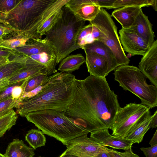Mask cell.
Wrapping results in <instances>:
<instances>
[{
  "label": "cell",
  "mask_w": 157,
  "mask_h": 157,
  "mask_svg": "<svg viewBox=\"0 0 157 157\" xmlns=\"http://www.w3.org/2000/svg\"><path fill=\"white\" fill-rule=\"evenodd\" d=\"M74 98L64 114L89 133L112 129L120 107L117 96L106 78L90 75L83 80L75 78Z\"/></svg>",
  "instance_id": "1"
},
{
  "label": "cell",
  "mask_w": 157,
  "mask_h": 157,
  "mask_svg": "<svg viewBox=\"0 0 157 157\" xmlns=\"http://www.w3.org/2000/svg\"><path fill=\"white\" fill-rule=\"evenodd\" d=\"M69 0H21L4 20L6 25L29 38L41 39L43 24Z\"/></svg>",
  "instance_id": "2"
},
{
  "label": "cell",
  "mask_w": 157,
  "mask_h": 157,
  "mask_svg": "<svg viewBox=\"0 0 157 157\" xmlns=\"http://www.w3.org/2000/svg\"><path fill=\"white\" fill-rule=\"evenodd\" d=\"M75 78V76L70 73L53 74L37 94L20 103L16 109L17 113L25 117L30 113L44 110L63 112L74 98Z\"/></svg>",
  "instance_id": "3"
},
{
  "label": "cell",
  "mask_w": 157,
  "mask_h": 157,
  "mask_svg": "<svg viewBox=\"0 0 157 157\" xmlns=\"http://www.w3.org/2000/svg\"><path fill=\"white\" fill-rule=\"evenodd\" d=\"M25 117L44 134L55 138L66 146L72 140L89 133L63 111L44 110L30 113Z\"/></svg>",
  "instance_id": "4"
},
{
  "label": "cell",
  "mask_w": 157,
  "mask_h": 157,
  "mask_svg": "<svg viewBox=\"0 0 157 157\" xmlns=\"http://www.w3.org/2000/svg\"><path fill=\"white\" fill-rule=\"evenodd\" d=\"M85 23L77 18L65 5L63 7L59 17L44 38L54 49L56 64L72 52L80 48L76 45V40Z\"/></svg>",
  "instance_id": "5"
},
{
  "label": "cell",
  "mask_w": 157,
  "mask_h": 157,
  "mask_svg": "<svg viewBox=\"0 0 157 157\" xmlns=\"http://www.w3.org/2000/svg\"><path fill=\"white\" fill-rule=\"evenodd\" d=\"M113 73L115 80L123 90L132 93L150 109L157 106V87L146 82L147 78L139 68L128 65L117 67Z\"/></svg>",
  "instance_id": "6"
},
{
  "label": "cell",
  "mask_w": 157,
  "mask_h": 157,
  "mask_svg": "<svg viewBox=\"0 0 157 157\" xmlns=\"http://www.w3.org/2000/svg\"><path fill=\"white\" fill-rule=\"evenodd\" d=\"M90 23L96 26L100 33L98 41L108 46L113 53L119 66L128 65L130 60L125 54L121 43L117 28L110 14L101 8L95 18Z\"/></svg>",
  "instance_id": "7"
},
{
  "label": "cell",
  "mask_w": 157,
  "mask_h": 157,
  "mask_svg": "<svg viewBox=\"0 0 157 157\" xmlns=\"http://www.w3.org/2000/svg\"><path fill=\"white\" fill-rule=\"evenodd\" d=\"M15 53L26 56L27 63L44 67L48 76L57 72L55 51L50 42L45 38L30 39L24 45L17 48Z\"/></svg>",
  "instance_id": "8"
},
{
  "label": "cell",
  "mask_w": 157,
  "mask_h": 157,
  "mask_svg": "<svg viewBox=\"0 0 157 157\" xmlns=\"http://www.w3.org/2000/svg\"><path fill=\"white\" fill-rule=\"evenodd\" d=\"M150 109L146 105L134 103L120 107L111 129L112 135L124 138L138 120Z\"/></svg>",
  "instance_id": "9"
},
{
  "label": "cell",
  "mask_w": 157,
  "mask_h": 157,
  "mask_svg": "<svg viewBox=\"0 0 157 157\" xmlns=\"http://www.w3.org/2000/svg\"><path fill=\"white\" fill-rule=\"evenodd\" d=\"M87 135L79 136L70 141L66 146V151L79 157H96L99 153L108 151L106 147L88 137Z\"/></svg>",
  "instance_id": "10"
},
{
  "label": "cell",
  "mask_w": 157,
  "mask_h": 157,
  "mask_svg": "<svg viewBox=\"0 0 157 157\" xmlns=\"http://www.w3.org/2000/svg\"><path fill=\"white\" fill-rule=\"evenodd\" d=\"M85 62L90 75L105 78L111 71L119 66L117 62L92 52H85Z\"/></svg>",
  "instance_id": "11"
},
{
  "label": "cell",
  "mask_w": 157,
  "mask_h": 157,
  "mask_svg": "<svg viewBox=\"0 0 157 157\" xmlns=\"http://www.w3.org/2000/svg\"><path fill=\"white\" fill-rule=\"evenodd\" d=\"M119 33L120 40L124 51L131 56H143L149 48L144 40L133 30L122 28Z\"/></svg>",
  "instance_id": "12"
},
{
  "label": "cell",
  "mask_w": 157,
  "mask_h": 157,
  "mask_svg": "<svg viewBox=\"0 0 157 157\" xmlns=\"http://www.w3.org/2000/svg\"><path fill=\"white\" fill-rule=\"evenodd\" d=\"M65 5L77 18L85 21L93 20L101 8L95 0H69Z\"/></svg>",
  "instance_id": "13"
},
{
  "label": "cell",
  "mask_w": 157,
  "mask_h": 157,
  "mask_svg": "<svg viewBox=\"0 0 157 157\" xmlns=\"http://www.w3.org/2000/svg\"><path fill=\"white\" fill-rule=\"evenodd\" d=\"M139 68L153 85L157 87V40L143 55Z\"/></svg>",
  "instance_id": "14"
},
{
  "label": "cell",
  "mask_w": 157,
  "mask_h": 157,
  "mask_svg": "<svg viewBox=\"0 0 157 157\" xmlns=\"http://www.w3.org/2000/svg\"><path fill=\"white\" fill-rule=\"evenodd\" d=\"M90 138L101 145L125 150L132 148V140L112 135L108 129H104L91 132Z\"/></svg>",
  "instance_id": "15"
},
{
  "label": "cell",
  "mask_w": 157,
  "mask_h": 157,
  "mask_svg": "<svg viewBox=\"0 0 157 157\" xmlns=\"http://www.w3.org/2000/svg\"><path fill=\"white\" fill-rule=\"evenodd\" d=\"M134 30L150 48L155 40L152 25L148 17L141 9L132 26L129 28Z\"/></svg>",
  "instance_id": "16"
},
{
  "label": "cell",
  "mask_w": 157,
  "mask_h": 157,
  "mask_svg": "<svg viewBox=\"0 0 157 157\" xmlns=\"http://www.w3.org/2000/svg\"><path fill=\"white\" fill-rule=\"evenodd\" d=\"M27 61L26 57L21 54L11 55L8 61L0 64V79L15 75L26 66Z\"/></svg>",
  "instance_id": "17"
},
{
  "label": "cell",
  "mask_w": 157,
  "mask_h": 157,
  "mask_svg": "<svg viewBox=\"0 0 157 157\" xmlns=\"http://www.w3.org/2000/svg\"><path fill=\"white\" fill-rule=\"evenodd\" d=\"M152 117L150 110L148 111L138 120L124 138L132 141L133 144L141 142L146 132L151 128Z\"/></svg>",
  "instance_id": "18"
},
{
  "label": "cell",
  "mask_w": 157,
  "mask_h": 157,
  "mask_svg": "<svg viewBox=\"0 0 157 157\" xmlns=\"http://www.w3.org/2000/svg\"><path fill=\"white\" fill-rule=\"evenodd\" d=\"M140 7L126 6L115 9L112 15L119 22L124 29L130 28L141 10Z\"/></svg>",
  "instance_id": "19"
},
{
  "label": "cell",
  "mask_w": 157,
  "mask_h": 157,
  "mask_svg": "<svg viewBox=\"0 0 157 157\" xmlns=\"http://www.w3.org/2000/svg\"><path fill=\"white\" fill-rule=\"evenodd\" d=\"M41 73H46L48 75L47 70L44 67L38 64L27 63L26 66L24 68L9 79V86L15 85L29 79Z\"/></svg>",
  "instance_id": "20"
},
{
  "label": "cell",
  "mask_w": 157,
  "mask_h": 157,
  "mask_svg": "<svg viewBox=\"0 0 157 157\" xmlns=\"http://www.w3.org/2000/svg\"><path fill=\"white\" fill-rule=\"evenodd\" d=\"M34 151L22 140L15 139L9 144L4 155L6 157H33Z\"/></svg>",
  "instance_id": "21"
},
{
  "label": "cell",
  "mask_w": 157,
  "mask_h": 157,
  "mask_svg": "<svg viewBox=\"0 0 157 157\" xmlns=\"http://www.w3.org/2000/svg\"><path fill=\"white\" fill-rule=\"evenodd\" d=\"M30 39L14 31L0 39V49L15 54L16 49L24 45Z\"/></svg>",
  "instance_id": "22"
},
{
  "label": "cell",
  "mask_w": 157,
  "mask_h": 157,
  "mask_svg": "<svg viewBox=\"0 0 157 157\" xmlns=\"http://www.w3.org/2000/svg\"><path fill=\"white\" fill-rule=\"evenodd\" d=\"M85 62V59L81 54L68 55L60 62L58 70L70 73L78 69Z\"/></svg>",
  "instance_id": "23"
},
{
  "label": "cell",
  "mask_w": 157,
  "mask_h": 157,
  "mask_svg": "<svg viewBox=\"0 0 157 157\" xmlns=\"http://www.w3.org/2000/svg\"><path fill=\"white\" fill-rule=\"evenodd\" d=\"M82 49L84 50V52H93L111 61L117 62L111 50L101 41L94 40L90 43L86 44Z\"/></svg>",
  "instance_id": "24"
},
{
  "label": "cell",
  "mask_w": 157,
  "mask_h": 157,
  "mask_svg": "<svg viewBox=\"0 0 157 157\" xmlns=\"http://www.w3.org/2000/svg\"><path fill=\"white\" fill-rule=\"evenodd\" d=\"M53 75L48 76L46 73H39L28 80L21 98L19 100L21 102L23 97L28 93L47 82L50 79Z\"/></svg>",
  "instance_id": "25"
},
{
  "label": "cell",
  "mask_w": 157,
  "mask_h": 157,
  "mask_svg": "<svg viewBox=\"0 0 157 157\" xmlns=\"http://www.w3.org/2000/svg\"><path fill=\"white\" fill-rule=\"evenodd\" d=\"M44 134L39 129H32L28 132L25 139L30 146L35 150L45 145L46 138Z\"/></svg>",
  "instance_id": "26"
},
{
  "label": "cell",
  "mask_w": 157,
  "mask_h": 157,
  "mask_svg": "<svg viewBox=\"0 0 157 157\" xmlns=\"http://www.w3.org/2000/svg\"><path fill=\"white\" fill-rule=\"evenodd\" d=\"M17 118V113L13 109L0 117V138L16 124Z\"/></svg>",
  "instance_id": "27"
},
{
  "label": "cell",
  "mask_w": 157,
  "mask_h": 157,
  "mask_svg": "<svg viewBox=\"0 0 157 157\" xmlns=\"http://www.w3.org/2000/svg\"><path fill=\"white\" fill-rule=\"evenodd\" d=\"M155 0H115L113 9L126 6L143 7L152 6Z\"/></svg>",
  "instance_id": "28"
},
{
  "label": "cell",
  "mask_w": 157,
  "mask_h": 157,
  "mask_svg": "<svg viewBox=\"0 0 157 157\" xmlns=\"http://www.w3.org/2000/svg\"><path fill=\"white\" fill-rule=\"evenodd\" d=\"M21 102L18 100H13L8 97L0 101V117L11 112L14 108H17Z\"/></svg>",
  "instance_id": "29"
},
{
  "label": "cell",
  "mask_w": 157,
  "mask_h": 157,
  "mask_svg": "<svg viewBox=\"0 0 157 157\" xmlns=\"http://www.w3.org/2000/svg\"><path fill=\"white\" fill-rule=\"evenodd\" d=\"M20 1V0H0V19L4 21L9 12Z\"/></svg>",
  "instance_id": "30"
},
{
  "label": "cell",
  "mask_w": 157,
  "mask_h": 157,
  "mask_svg": "<svg viewBox=\"0 0 157 157\" xmlns=\"http://www.w3.org/2000/svg\"><path fill=\"white\" fill-rule=\"evenodd\" d=\"M107 150L112 157H140L133 152L132 148L126 150L124 152H120L113 149L107 147Z\"/></svg>",
  "instance_id": "31"
},
{
  "label": "cell",
  "mask_w": 157,
  "mask_h": 157,
  "mask_svg": "<svg viewBox=\"0 0 157 157\" xmlns=\"http://www.w3.org/2000/svg\"><path fill=\"white\" fill-rule=\"evenodd\" d=\"M27 81V79L23 81L20 85L14 86L11 94V97L13 100H19L21 98Z\"/></svg>",
  "instance_id": "32"
},
{
  "label": "cell",
  "mask_w": 157,
  "mask_h": 157,
  "mask_svg": "<svg viewBox=\"0 0 157 157\" xmlns=\"http://www.w3.org/2000/svg\"><path fill=\"white\" fill-rule=\"evenodd\" d=\"M140 149L146 157H157V144L149 147H142Z\"/></svg>",
  "instance_id": "33"
},
{
  "label": "cell",
  "mask_w": 157,
  "mask_h": 157,
  "mask_svg": "<svg viewBox=\"0 0 157 157\" xmlns=\"http://www.w3.org/2000/svg\"><path fill=\"white\" fill-rule=\"evenodd\" d=\"M96 3L100 8L113 9V4L115 0H95Z\"/></svg>",
  "instance_id": "34"
},
{
  "label": "cell",
  "mask_w": 157,
  "mask_h": 157,
  "mask_svg": "<svg viewBox=\"0 0 157 157\" xmlns=\"http://www.w3.org/2000/svg\"><path fill=\"white\" fill-rule=\"evenodd\" d=\"M14 31L11 28L0 23V39Z\"/></svg>",
  "instance_id": "35"
},
{
  "label": "cell",
  "mask_w": 157,
  "mask_h": 157,
  "mask_svg": "<svg viewBox=\"0 0 157 157\" xmlns=\"http://www.w3.org/2000/svg\"><path fill=\"white\" fill-rule=\"evenodd\" d=\"M15 85L8 86L0 93V101L6 98L11 96L13 89Z\"/></svg>",
  "instance_id": "36"
},
{
  "label": "cell",
  "mask_w": 157,
  "mask_h": 157,
  "mask_svg": "<svg viewBox=\"0 0 157 157\" xmlns=\"http://www.w3.org/2000/svg\"><path fill=\"white\" fill-rule=\"evenodd\" d=\"M8 78H4L0 79V93L10 86Z\"/></svg>",
  "instance_id": "37"
},
{
  "label": "cell",
  "mask_w": 157,
  "mask_h": 157,
  "mask_svg": "<svg viewBox=\"0 0 157 157\" xmlns=\"http://www.w3.org/2000/svg\"><path fill=\"white\" fill-rule=\"evenodd\" d=\"M157 127V110L153 114V117L151 122V128H156Z\"/></svg>",
  "instance_id": "38"
},
{
  "label": "cell",
  "mask_w": 157,
  "mask_h": 157,
  "mask_svg": "<svg viewBox=\"0 0 157 157\" xmlns=\"http://www.w3.org/2000/svg\"><path fill=\"white\" fill-rule=\"evenodd\" d=\"M149 144L151 146L157 144V129L156 130L151 139L150 140Z\"/></svg>",
  "instance_id": "39"
},
{
  "label": "cell",
  "mask_w": 157,
  "mask_h": 157,
  "mask_svg": "<svg viewBox=\"0 0 157 157\" xmlns=\"http://www.w3.org/2000/svg\"><path fill=\"white\" fill-rule=\"evenodd\" d=\"M14 54L8 51L0 49V56L10 57L11 55Z\"/></svg>",
  "instance_id": "40"
},
{
  "label": "cell",
  "mask_w": 157,
  "mask_h": 157,
  "mask_svg": "<svg viewBox=\"0 0 157 157\" xmlns=\"http://www.w3.org/2000/svg\"><path fill=\"white\" fill-rule=\"evenodd\" d=\"M96 157H112L108 151H103L99 153Z\"/></svg>",
  "instance_id": "41"
},
{
  "label": "cell",
  "mask_w": 157,
  "mask_h": 157,
  "mask_svg": "<svg viewBox=\"0 0 157 157\" xmlns=\"http://www.w3.org/2000/svg\"><path fill=\"white\" fill-rule=\"evenodd\" d=\"M59 157H79L67 153L65 151Z\"/></svg>",
  "instance_id": "42"
},
{
  "label": "cell",
  "mask_w": 157,
  "mask_h": 157,
  "mask_svg": "<svg viewBox=\"0 0 157 157\" xmlns=\"http://www.w3.org/2000/svg\"><path fill=\"white\" fill-rule=\"evenodd\" d=\"M10 57H5L0 56V64H1L8 61L9 60Z\"/></svg>",
  "instance_id": "43"
},
{
  "label": "cell",
  "mask_w": 157,
  "mask_h": 157,
  "mask_svg": "<svg viewBox=\"0 0 157 157\" xmlns=\"http://www.w3.org/2000/svg\"><path fill=\"white\" fill-rule=\"evenodd\" d=\"M157 1L156 0H155L154 2L153 3V4L152 5V6L155 10V11H157Z\"/></svg>",
  "instance_id": "44"
},
{
  "label": "cell",
  "mask_w": 157,
  "mask_h": 157,
  "mask_svg": "<svg viewBox=\"0 0 157 157\" xmlns=\"http://www.w3.org/2000/svg\"><path fill=\"white\" fill-rule=\"evenodd\" d=\"M0 23L3 24L4 25H6V24L5 21L1 19H0Z\"/></svg>",
  "instance_id": "45"
},
{
  "label": "cell",
  "mask_w": 157,
  "mask_h": 157,
  "mask_svg": "<svg viewBox=\"0 0 157 157\" xmlns=\"http://www.w3.org/2000/svg\"><path fill=\"white\" fill-rule=\"evenodd\" d=\"M0 157H6L4 155H3L0 153Z\"/></svg>",
  "instance_id": "46"
},
{
  "label": "cell",
  "mask_w": 157,
  "mask_h": 157,
  "mask_svg": "<svg viewBox=\"0 0 157 157\" xmlns=\"http://www.w3.org/2000/svg\"><path fill=\"white\" fill-rule=\"evenodd\" d=\"M39 157H41V156H39Z\"/></svg>",
  "instance_id": "47"
}]
</instances>
